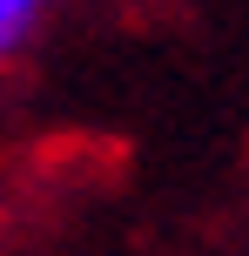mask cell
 Here are the masks:
<instances>
[{
    "mask_svg": "<svg viewBox=\"0 0 249 256\" xmlns=\"http://www.w3.org/2000/svg\"><path fill=\"white\" fill-rule=\"evenodd\" d=\"M47 7H54V0H0V61L34 34V20H40Z\"/></svg>",
    "mask_w": 249,
    "mask_h": 256,
    "instance_id": "1",
    "label": "cell"
}]
</instances>
